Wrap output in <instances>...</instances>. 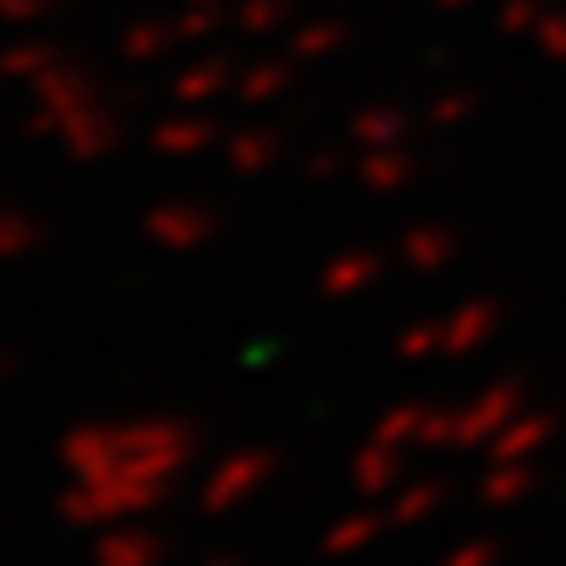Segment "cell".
Segmentation results:
<instances>
[{"instance_id": "6da1fadb", "label": "cell", "mask_w": 566, "mask_h": 566, "mask_svg": "<svg viewBox=\"0 0 566 566\" xmlns=\"http://www.w3.org/2000/svg\"><path fill=\"white\" fill-rule=\"evenodd\" d=\"M200 451V430L179 415L147 420H84L59 441V462L74 483H163L174 488Z\"/></svg>"}, {"instance_id": "7a4b0ae2", "label": "cell", "mask_w": 566, "mask_h": 566, "mask_svg": "<svg viewBox=\"0 0 566 566\" xmlns=\"http://www.w3.org/2000/svg\"><path fill=\"white\" fill-rule=\"evenodd\" d=\"M174 499V488L163 483H122V478H101V483H69L59 493V514L63 525L74 530H111V525H132L158 514Z\"/></svg>"}, {"instance_id": "3957f363", "label": "cell", "mask_w": 566, "mask_h": 566, "mask_svg": "<svg viewBox=\"0 0 566 566\" xmlns=\"http://www.w3.org/2000/svg\"><path fill=\"white\" fill-rule=\"evenodd\" d=\"M273 472H279V451L273 446H237V451H226L200 488V514H210V520L237 514V509L252 504L273 483Z\"/></svg>"}, {"instance_id": "277c9868", "label": "cell", "mask_w": 566, "mask_h": 566, "mask_svg": "<svg viewBox=\"0 0 566 566\" xmlns=\"http://www.w3.org/2000/svg\"><path fill=\"white\" fill-rule=\"evenodd\" d=\"M168 562V541L147 525H111L90 551V566H163Z\"/></svg>"}, {"instance_id": "5b68a950", "label": "cell", "mask_w": 566, "mask_h": 566, "mask_svg": "<svg viewBox=\"0 0 566 566\" xmlns=\"http://www.w3.org/2000/svg\"><path fill=\"white\" fill-rule=\"evenodd\" d=\"M153 242H163L168 252H195V247L210 242V221H205L200 210H163L153 216Z\"/></svg>"}, {"instance_id": "8992f818", "label": "cell", "mask_w": 566, "mask_h": 566, "mask_svg": "<svg viewBox=\"0 0 566 566\" xmlns=\"http://www.w3.org/2000/svg\"><path fill=\"white\" fill-rule=\"evenodd\" d=\"M38 247V226L17 221V216H0V258H27Z\"/></svg>"}, {"instance_id": "52a82bcc", "label": "cell", "mask_w": 566, "mask_h": 566, "mask_svg": "<svg viewBox=\"0 0 566 566\" xmlns=\"http://www.w3.org/2000/svg\"><path fill=\"white\" fill-rule=\"evenodd\" d=\"M17 378V357L11 352H0V384H11Z\"/></svg>"}, {"instance_id": "ba28073f", "label": "cell", "mask_w": 566, "mask_h": 566, "mask_svg": "<svg viewBox=\"0 0 566 566\" xmlns=\"http://www.w3.org/2000/svg\"><path fill=\"white\" fill-rule=\"evenodd\" d=\"M205 566H247V562H242V556H231V551H221V556H210Z\"/></svg>"}]
</instances>
